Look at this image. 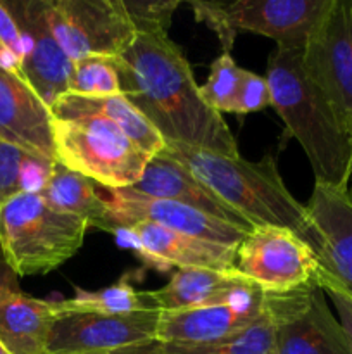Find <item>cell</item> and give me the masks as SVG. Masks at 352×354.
Masks as SVG:
<instances>
[{
  "label": "cell",
  "instance_id": "6da1fadb",
  "mask_svg": "<svg viewBox=\"0 0 352 354\" xmlns=\"http://www.w3.org/2000/svg\"><path fill=\"white\" fill-rule=\"evenodd\" d=\"M114 62L123 95L166 144L240 156L233 133L202 100L188 61L168 35H137Z\"/></svg>",
  "mask_w": 352,
  "mask_h": 354
},
{
  "label": "cell",
  "instance_id": "7a4b0ae2",
  "mask_svg": "<svg viewBox=\"0 0 352 354\" xmlns=\"http://www.w3.org/2000/svg\"><path fill=\"white\" fill-rule=\"evenodd\" d=\"M266 82L271 106L306 152L316 182L349 189L352 135L326 93L306 71L304 50L276 47L269 55Z\"/></svg>",
  "mask_w": 352,
  "mask_h": 354
},
{
  "label": "cell",
  "instance_id": "3957f363",
  "mask_svg": "<svg viewBox=\"0 0 352 354\" xmlns=\"http://www.w3.org/2000/svg\"><path fill=\"white\" fill-rule=\"evenodd\" d=\"M161 152L182 162L252 227L289 228L309 244L306 204H300L289 192L273 156L252 162L240 156L219 154L173 142H168Z\"/></svg>",
  "mask_w": 352,
  "mask_h": 354
},
{
  "label": "cell",
  "instance_id": "277c9868",
  "mask_svg": "<svg viewBox=\"0 0 352 354\" xmlns=\"http://www.w3.org/2000/svg\"><path fill=\"white\" fill-rule=\"evenodd\" d=\"M88 221L55 211L35 190L0 209V245L17 277L45 275L81 249Z\"/></svg>",
  "mask_w": 352,
  "mask_h": 354
},
{
  "label": "cell",
  "instance_id": "5b68a950",
  "mask_svg": "<svg viewBox=\"0 0 352 354\" xmlns=\"http://www.w3.org/2000/svg\"><path fill=\"white\" fill-rule=\"evenodd\" d=\"M52 130L57 161L106 189L135 185L152 159L104 118L54 120Z\"/></svg>",
  "mask_w": 352,
  "mask_h": 354
},
{
  "label": "cell",
  "instance_id": "8992f818",
  "mask_svg": "<svg viewBox=\"0 0 352 354\" xmlns=\"http://www.w3.org/2000/svg\"><path fill=\"white\" fill-rule=\"evenodd\" d=\"M330 0H192L199 23L216 33L224 54H230L242 31L273 38L276 47L304 50Z\"/></svg>",
  "mask_w": 352,
  "mask_h": 354
},
{
  "label": "cell",
  "instance_id": "52a82bcc",
  "mask_svg": "<svg viewBox=\"0 0 352 354\" xmlns=\"http://www.w3.org/2000/svg\"><path fill=\"white\" fill-rule=\"evenodd\" d=\"M45 10L55 40L72 62L116 57L137 37L123 0H45Z\"/></svg>",
  "mask_w": 352,
  "mask_h": 354
},
{
  "label": "cell",
  "instance_id": "ba28073f",
  "mask_svg": "<svg viewBox=\"0 0 352 354\" xmlns=\"http://www.w3.org/2000/svg\"><path fill=\"white\" fill-rule=\"evenodd\" d=\"M235 270L264 294H286L317 283L316 254L295 232L255 227L238 244Z\"/></svg>",
  "mask_w": 352,
  "mask_h": 354
},
{
  "label": "cell",
  "instance_id": "9c48e42d",
  "mask_svg": "<svg viewBox=\"0 0 352 354\" xmlns=\"http://www.w3.org/2000/svg\"><path fill=\"white\" fill-rule=\"evenodd\" d=\"M264 296L276 324L273 354H351L342 324L328 308L320 283Z\"/></svg>",
  "mask_w": 352,
  "mask_h": 354
},
{
  "label": "cell",
  "instance_id": "30bf717a",
  "mask_svg": "<svg viewBox=\"0 0 352 354\" xmlns=\"http://www.w3.org/2000/svg\"><path fill=\"white\" fill-rule=\"evenodd\" d=\"M309 245L316 254L320 287L352 297V194L344 187L314 183L306 204Z\"/></svg>",
  "mask_w": 352,
  "mask_h": 354
},
{
  "label": "cell",
  "instance_id": "8fae6325",
  "mask_svg": "<svg viewBox=\"0 0 352 354\" xmlns=\"http://www.w3.org/2000/svg\"><path fill=\"white\" fill-rule=\"evenodd\" d=\"M304 66L352 135V0H330L304 48Z\"/></svg>",
  "mask_w": 352,
  "mask_h": 354
},
{
  "label": "cell",
  "instance_id": "7c38bea8",
  "mask_svg": "<svg viewBox=\"0 0 352 354\" xmlns=\"http://www.w3.org/2000/svg\"><path fill=\"white\" fill-rule=\"evenodd\" d=\"M104 192L109 203V216L104 225V230L110 234H116L117 230H123L140 221L224 245H238L251 234L244 228H238L228 221L217 220L211 214L183 206L175 201L148 197L130 189L104 187Z\"/></svg>",
  "mask_w": 352,
  "mask_h": 354
},
{
  "label": "cell",
  "instance_id": "4fadbf2b",
  "mask_svg": "<svg viewBox=\"0 0 352 354\" xmlns=\"http://www.w3.org/2000/svg\"><path fill=\"white\" fill-rule=\"evenodd\" d=\"M161 310L135 313H59L47 354H83L157 341Z\"/></svg>",
  "mask_w": 352,
  "mask_h": 354
},
{
  "label": "cell",
  "instance_id": "5bb4252c",
  "mask_svg": "<svg viewBox=\"0 0 352 354\" xmlns=\"http://www.w3.org/2000/svg\"><path fill=\"white\" fill-rule=\"evenodd\" d=\"M19 26L24 45L21 75L50 109L68 93L72 61L52 33L45 0L3 2Z\"/></svg>",
  "mask_w": 352,
  "mask_h": 354
},
{
  "label": "cell",
  "instance_id": "9a60e30c",
  "mask_svg": "<svg viewBox=\"0 0 352 354\" xmlns=\"http://www.w3.org/2000/svg\"><path fill=\"white\" fill-rule=\"evenodd\" d=\"M50 109L26 80L0 66V140L43 165L57 162Z\"/></svg>",
  "mask_w": 352,
  "mask_h": 354
},
{
  "label": "cell",
  "instance_id": "2e32d148",
  "mask_svg": "<svg viewBox=\"0 0 352 354\" xmlns=\"http://www.w3.org/2000/svg\"><path fill=\"white\" fill-rule=\"evenodd\" d=\"M264 310V292L242 299L182 311H162L157 341L164 344L202 346L233 337L259 318Z\"/></svg>",
  "mask_w": 352,
  "mask_h": 354
},
{
  "label": "cell",
  "instance_id": "e0dca14e",
  "mask_svg": "<svg viewBox=\"0 0 352 354\" xmlns=\"http://www.w3.org/2000/svg\"><path fill=\"white\" fill-rule=\"evenodd\" d=\"M116 235H124L147 265L159 268H206L230 272L235 270L238 245H224L204 241L192 235L168 230L159 225L140 223L117 230Z\"/></svg>",
  "mask_w": 352,
  "mask_h": 354
},
{
  "label": "cell",
  "instance_id": "ac0fdd59",
  "mask_svg": "<svg viewBox=\"0 0 352 354\" xmlns=\"http://www.w3.org/2000/svg\"><path fill=\"white\" fill-rule=\"evenodd\" d=\"M128 189L148 197L175 201L183 206L211 214L217 220L228 221V223L244 228L247 232H252L255 228L242 214L231 209L219 197L214 196L182 162L169 158L164 152L154 156L148 161L141 178Z\"/></svg>",
  "mask_w": 352,
  "mask_h": 354
},
{
  "label": "cell",
  "instance_id": "d6986e66",
  "mask_svg": "<svg viewBox=\"0 0 352 354\" xmlns=\"http://www.w3.org/2000/svg\"><path fill=\"white\" fill-rule=\"evenodd\" d=\"M257 287L237 270H176L162 289L152 290L161 311H182L242 299L257 292Z\"/></svg>",
  "mask_w": 352,
  "mask_h": 354
},
{
  "label": "cell",
  "instance_id": "ffe728a7",
  "mask_svg": "<svg viewBox=\"0 0 352 354\" xmlns=\"http://www.w3.org/2000/svg\"><path fill=\"white\" fill-rule=\"evenodd\" d=\"M55 317L54 301L6 294L0 297V344L10 354H47Z\"/></svg>",
  "mask_w": 352,
  "mask_h": 354
},
{
  "label": "cell",
  "instance_id": "44dd1931",
  "mask_svg": "<svg viewBox=\"0 0 352 354\" xmlns=\"http://www.w3.org/2000/svg\"><path fill=\"white\" fill-rule=\"evenodd\" d=\"M54 120L75 118H104L126 131L128 137L150 158L164 149V138L145 120L140 111L128 102L124 95L114 97H81L66 93L50 107Z\"/></svg>",
  "mask_w": 352,
  "mask_h": 354
},
{
  "label": "cell",
  "instance_id": "7402d4cb",
  "mask_svg": "<svg viewBox=\"0 0 352 354\" xmlns=\"http://www.w3.org/2000/svg\"><path fill=\"white\" fill-rule=\"evenodd\" d=\"M37 192L52 209L79 216L88 221L90 227L104 230L109 216V203L104 187L93 180L57 161L52 165Z\"/></svg>",
  "mask_w": 352,
  "mask_h": 354
},
{
  "label": "cell",
  "instance_id": "603a6c76",
  "mask_svg": "<svg viewBox=\"0 0 352 354\" xmlns=\"http://www.w3.org/2000/svg\"><path fill=\"white\" fill-rule=\"evenodd\" d=\"M59 313H135V311L159 310L152 290H138L130 283L128 277L100 290H76L75 297L54 301Z\"/></svg>",
  "mask_w": 352,
  "mask_h": 354
},
{
  "label": "cell",
  "instance_id": "cb8c5ba5",
  "mask_svg": "<svg viewBox=\"0 0 352 354\" xmlns=\"http://www.w3.org/2000/svg\"><path fill=\"white\" fill-rule=\"evenodd\" d=\"M275 317L266 304L255 322L224 341L202 346L164 344L166 354H273L275 351Z\"/></svg>",
  "mask_w": 352,
  "mask_h": 354
},
{
  "label": "cell",
  "instance_id": "d4e9b609",
  "mask_svg": "<svg viewBox=\"0 0 352 354\" xmlns=\"http://www.w3.org/2000/svg\"><path fill=\"white\" fill-rule=\"evenodd\" d=\"M68 93L81 97L123 95L114 57L92 55L72 62Z\"/></svg>",
  "mask_w": 352,
  "mask_h": 354
},
{
  "label": "cell",
  "instance_id": "484cf974",
  "mask_svg": "<svg viewBox=\"0 0 352 354\" xmlns=\"http://www.w3.org/2000/svg\"><path fill=\"white\" fill-rule=\"evenodd\" d=\"M242 68L233 61L230 54H221L211 64L207 82L199 86L204 102L216 113H233V104L237 99L240 85Z\"/></svg>",
  "mask_w": 352,
  "mask_h": 354
},
{
  "label": "cell",
  "instance_id": "4316f807",
  "mask_svg": "<svg viewBox=\"0 0 352 354\" xmlns=\"http://www.w3.org/2000/svg\"><path fill=\"white\" fill-rule=\"evenodd\" d=\"M137 35H168L179 0H123Z\"/></svg>",
  "mask_w": 352,
  "mask_h": 354
},
{
  "label": "cell",
  "instance_id": "83f0119b",
  "mask_svg": "<svg viewBox=\"0 0 352 354\" xmlns=\"http://www.w3.org/2000/svg\"><path fill=\"white\" fill-rule=\"evenodd\" d=\"M31 156L0 140V209L17 194L26 192V168Z\"/></svg>",
  "mask_w": 352,
  "mask_h": 354
},
{
  "label": "cell",
  "instance_id": "f1b7e54d",
  "mask_svg": "<svg viewBox=\"0 0 352 354\" xmlns=\"http://www.w3.org/2000/svg\"><path fill=\"white\" fill-rule=\"evenodd\" d=\"M271 106V93H269L266 76H259L255 73L242 69L240 85H238L237 99L233 104V114H251L259 113Z\"/></svg>",
  "mask_w": 352,
  "mask_h": 354
},
{
  "label": "cell",
  "instance_id": "f546056e",
  "mask_svg": "<svg viewBox=\"0 0 352 354\" xmlns=\"http://www.w3.org/2000/svg\"><path fill=\"white\" fill-rule=\"evenodd\" d=\"M0 45L7 52H10L14 55V59L21 64V68H23V37H21V31L16 19H14L12 14L9 12V9H7V6L3 2H0Z\"/></svg>",
  "mask_w": 352,
  "mask_h": 354
},
{
  "label": "cell",
  "instance_id": "4dcf8cb0",
  "mask_svg": "<svg viewBox=\"0 0 352 354\" xmlns=\"http://www.w3.org/2000/svg\"><path fill=\"white\" fill-rule=\"evenodd\" d=\"M324 294H328L331 303L335 304V310H337L338 313V322H340L342 328H344L345 337H347L349 348H351L352 354V297L345 296V294L333 289H326Z\"/></svg>",
  "mask_w": 352,
  "mask_h": 354
},
{
  "label": "cell",
  "instance_id": "1f68e13d",
  "mask_svg": "<svg viewBox=\"0 0 352 354\" xmlns=\"http://www.w3.org/2000/svg\"><path fill=\"white\" fill-rule=\"evenodd\" d=\"M10 292H21L19 290V277L14 272L12 266L7 261L3 249L0 245V297Z\"/></svg>",
  "mask_w": 352,
  "mask_h": 354
},
{
  "label": "cell",
  "instance_id": "d6a6232c",
  "mask_svg": "<svg viewBox=\"0 0 352 354\" xmlns=\"http://www.w3.org/2000/svg\"><path fill=\"white\" fill-rule=\"evenodd\" d=\"M83 354H166V346L161 341L144 342V344L126 346V348L109 349V351H95V353H83Z\"/></svg>",
  "mask_w": 352,
  "mask_h": 354
},
{
  "label": "cell",
  "instance_id": "836d02e7",
  "mask_svg": "<svg viewBox=\"0 0 352 354\" xmlns=\"http://www.w3.org/2000/svg\"><path fill=\"white\" fill-rule=\"evenodd\" d=\"M0 354H10L9 351H7V349L6 348H3V346L2 344H0Z\"/></svg>",
  "mask_w": 352,
  "mask_h": 354
}]
</instances>
